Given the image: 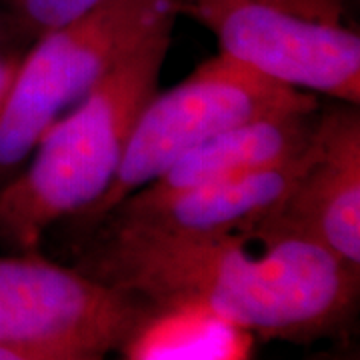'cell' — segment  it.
I'll use <instances>...</instances> for the list:
<instances>
[{"mask_svg": "<svg viewBox=\"0 0 360 360\" xmlns=\"http://www.w3.org/2000/svg\"><path fill=\"white\" fill-rule=\"evenodd\" d=\"M75 266L148 309L200 307L266 338L336 328L359 292V274L326 248L264 224L243 232L104 224Z\"/></svg>", "mask_w": 360, "mask_h": 360, "instance_id": "6da1fadb", "label": "cell"}, {"mask_svg": "<svg viewBox=\"0 0 360 360\" xmlns=\"http://www.w3.org/2000/svg\"><path fill=\"white\" fill-rule=\"evenodd\" d=\"M174 22H167L115 66L42 134L25 165L0 186V240L37 250L60 220L98 200L115 179L142 108L158 92Z\"/></svg>", "mask_w": 360, "mask_h": 360, "instance_id": "7a4b0ae2", "label": "cell"}, {"mask_svg": "<svg viewBox=\"0 0 360 360\" xmlns=\"http://www.w3.org/2000/svg\"><path fill=\"white\" fill-rule=\"evenodd\" d=\"M179 14L176 0H101L32 40L0 115V186L60 116Z\"/></svg>", "mask_w": 360, "mask_h": 360, "instance_id": "3957f363", "label": "cell"}, {"mask_svg": "<svg viewBox=\"0 0 360 360\" xmlns=\"http://www.w3.org/2000/svg\"><path fill=\"white\" fill-rule=\"evenodd\" d=\"M319 104L316 94L284 86L219 52L142 108L115 179L98 200L72 217L75 229L90 236L130 194L220 132L269 112Z\"/></svg>", "mask_w": 360, "mask_h": 360, "instance_id": "277c9868", "label": "cell"}, {"mask_svg": "<svg viewBox=\"0 0 360 360\" xmlns=\"http://www.w3.org/2000/svg\"><path fill=\"white\" fill-rule=\"evenodd\" d=\"M148 310L136 296L37 250L0 257V347L103 359Z\"/></svg>", "mask_w": 360, "mask_h": 360, "instance_id": "5b68a950", "label": "cell"}, {"mask_svg": "<svg viewBox=\"0 0 360 360\" xmlns=\"http://www.w3.org/2000/svg\"><path fill=\"white\" fill-rule=\"evenodd\" d=\"M206 26L220 52L284 86L360 103V37L262 0H176Z\"/></svg>", "mask_w": 360, "mask_h": 360, "instance_id": "8992f818", "label": "cell"}, {"mask_svg": "<svg viewBox=\"0 0 360 360\" xmlns=\"http://www.w3.org/2000/svg\"><path fill=\"white\" fill-rule=\"evenodd\" d=\"M262 224L321 245L360 276L359 104L322 108L309 165Z\"/></svg>", "mask_w": 360, "mask_h": 360, "instance_id": "52a82bcc", "label": "cell"}, {"mask_svg": "<svg viewBox=\"0 0 360 360\" xmlns=\"http://www.w3.org/2000/svg\"><path fill=\"white\" fill-rule=\"evenodd\" d=\"M312 150L314 142L309 150L281 167L206 184L184 193L167 196L130 194L106 217L101 226H136L165 232L250 231L262 224L283 205L309 165Z\"/></svg>", "mask_w": 360, "mask_h": 360, "instance_id": "ba28073f", "label": "cell"}, {"mask_svg": "<svg viewBox=\"0 0 360 360\" xmlns=\"http://www.w3.org/2000/svg\"><path fill=\"white\" fill-rule=\"evenodd\" d=\"M322 106L292 108L236 124L196 146L136 193L167 196L281 167L314 142Z\"/></svg>", "mask_w": 360, "mask_h": 360, "instance_id": "9c48e42d", "label": "cell"}, {"mask_svg": "<svg viewBox=\"0 0 360 360\" xmlns=\"http://www.w3.org/2000/svg\"><path fill=\"white\" fill-rule=\"evenodd\" d=\"M255 335L200 307L148 310L122 345V360H250Z\"/></svg>", "mask_w": 360, "mask_h": 360, "instance_id": "30bf717a", "label": "cell"}, {"mask_svg": "<svg viewBox=\"0 0 360 360\" xmlns=\"http://www.w3.org/2000/svg\"><path fill=\"white\" fill-rule=\"evenodd\" d=\"M98 2L101 0H0V8L26 39L34 40L86 13Z\"/></svg>", "mask_w": 360, "mask_h": 360, "instance_id": "8fae6325", "label": "cell"}, {"mask_svg": "<svg viewBox=\"0 0 360 360\" xmlns=\"http://www.w3.org/2000/svg\"><path fill=\"white\" fill-rule=\"evenodd\" d=\"M262 2H269L288 13L328 25H340L347 4V0H262Z\"/></svg>", "mask_w": 360, "mask_h": 360, "instance_id": "7c38bea8", "label": "cell"}, {"mask_svg": "<svg viewBox=\"0 0 360 360\" xmlns=\"http://www.w3.org/2000/svg\"><path fill=\"white\" fill-rule=\"evenodd\" d=\"M22 54L25 51L20 46H13V49L0 46V115H2L4 103L8 98V92H11L16 70L22 60Z\"/></svg>", "mask_w": 360, "mask_h": 360, "instance_id": "4fadbf2b", "label": "cell"}, {"mask_svg": "<svg viewBox=\"0 0 360 360\" xmlns=\"http://www.w3.org/2000/svg\"><path fill=\"white\" fill-rule=\"evenodd\" d=\"M0 360H103L63 352H44V350H26V348L0 347Z\"/></svg>", "mask_w": 360, "mask_h": 360, "instance_id": "5bb4252c", "label": "cell"}]
</instances>
